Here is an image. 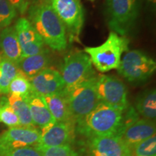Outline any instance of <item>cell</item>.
I'll return each mask as SVG.
<instances>
[{"label":"cell","instance_id":"cell-10","mask_svg":"<svg viewBox=\"0 0 156 156\" xmlns=\"http://www.w3.org/2000/svg\"><path fill=\"white\" fill-rule=\"evenodd\" d=\"M41 132L36 127L15 126L0 134V156L25 147H36Z\"/></svg>","mask_w":156,"mask_h":156},{"label":"cell","instance_id":"cell-1","mask_svg":"<svg viewBox=\"0 0 156 156\" xmlns=\"http://www.w3.org/2000/svg\"><path fill=\"white\" fill-rule=\"evenodd\" d=\"M28 20L44 44L57 51L67 47V36L62 21L51 5H29Z\"/></svg>","mask_w":156,"mask_h":156},{"label":"cell","instance_id":"cell-7","mask_svg":"<svg viewBox=\"0 0 156 156\" xmlns=\"http://www.w3.org/2000/svg\"><path fill=\"white\" fill-rule=\"evenodd\" d=\"M61 76L65 87L69 89L96 76L90 58L85 51L72 52L64 58Z\"/></svg>","mask_w":156,"mask_h":156},{"label":"cell","instance_id":"cell-26","mask_svg":"<svg viewBox=\"0 0 156 156\" xmlns=\"http://www.w3.org/2000/svg\"><path fill=\"white\" fill-rule=\"evenodd\" d=\"M16 15V9L8 0H0V28L9 26Z\"/></svg>","mask_w":156,"mask_h":156},{"label":"cell","instance_id":"cell-17","mask_svg":"<svg viewBox=\"0 0 156 156\" xmlns=\"http://www.w3.org/2000/svg\"><path fill=\"white\" fill-rule=\"evenodd\" d=\"M2 54L15 64L22 58V51L14 26L6 27L0 32Z\"/></svg>","mask_w":156,"mask_h":156},{"label":"cell","instance_id":"cell-14","mask_svg":"<svg viewBox=\"0 0 156 156\" xmlns=\"http://www.w3.org/2000/svg\"><path fill=\"white\" fill-rule=\"evenodd\" d=\"M30 83L33 92L42 97L62 92L65 87L60 73L49 67L30 79Z\"/></svg>","mask_w":156,"mask_h":156},{"label":"cell","instance_id":"cell-11","mask_svg":"<svg viewBox=\"0 0 156 156\" xmlns=\"http://www.w3.org/2000/svg\"><path fill=\"white\" fill-rule=\"evenodd\" d=\"M75 123L56 122L47 129L40 130L41 138L36 148L71 145L75 137Z\"/></svg>","mask_w":156,"mask_h":156},{"label":"cell","instance_id":"cell-2","mask_svg":"<svg viewBox=\"0 0 156 156\" xmlns=\"http://www.w3.org/2000/svg\"><path fill=\"white\" fill-rule=\"evenodd\" d=\"M123 112L100 101L87 116L75 124V128L88 137L116 135Z\"/></svg>","mask_w":156,"mask_h":156},{"label":"cell","instance_id":"cell-8","mask_svg":"<svg viewBox=\"0 0 156 156\" xmlns=\"http://www.w3.org/2000/svg\"><path fill=\"white\" fill-rule=\"evenodd\" d=\"M51 7L64 25L67 38L78 41L84 23L80 0H53Z\"/></svg>","mask_w":156,"mask_h":156},{"label":"cell","instance_id":"cell-19","mask_svg":"<svg viewBox=\"0 0 156 156\" xmlns=\"http://www.w3.org/2000/svg\"><path fill=\"white\" fill-rule=\"evenodd\" d=\"M44 98L56 122H74L63 91Z\"/></svg>","mask_w":156,"mask_h":156},{"label":"cell","instance_id":"cell-28","mask_svg":"<svg viewBox=\"0 0 156 156\" xmlns=\"http://www.w3.org/2000/svg\"><path fill=\"white\" fill-rule=\"evenodd\" d=\"M2 156H42V155L36 147H29L12 151Z\"/></svg>","mask_w":156,"mask_h":156},{"label":"cell","instance_id":"cell-22","mask_svg":"<svg viewBox=\"0 0 156 156\" xmlns=\"http://www.w3.org/2000/svg\"><path fill=\"white\" fill-rule=\"evenodd\" d=\"M7 100L18 117L20 126L36 127L31 118L28 104L25 98L15 94H9Z\"/></svg>","mask_w":156,"mask_h":156},{"label":"cell","instance_id":"cell-9","mask_svg":"<svg viewBox=\"0 0 156 156\" xmlns=\"http://www.w3.org/2000/svg\"><path fill=\"white\" fill-rule=\"evenodd\" d=\"M95 89L101 102L122 111L129 106L127 88L118 77L106 75L98 76Z\"/></svg>","mask_w":156,"mask_h":156},{"label":"cell","instance_id":"cell-4","mask_svg":"<svg viewBox=\"0 0 156 156\" xmlns=\"http://www.w3.org/2000/svg\"><path fill=\"white\" fill-rule=\"evenodd\" d=\"M141 0H106L107 24L113 32L124 36L129 34L139 16Z\"/></svg>","mask_w":156,"mask_h":156},{"label":"cell","instance_id":"cell-20","mask_svg":"<svg viewBox=\"0 0 156 156\" xmlns=\"http://www.w3.org/2000/svg\"><path fill=\"white\" fill-rule=\"evenodd\" d=\"M134 109L142 119L155 122L156 118L155 90H146L140 93L136 99Z\"/></svg>","mask_w":156,"mask_h":156},{"label":"cell","instance_id":"cell-18","mask_svg":"<svg viewBox=\"0 0 156 156\" xmlns=\"http://www.w3.org/2000/svg\"><path fill=\"white\" fill-rule=\"evenodd\" d=\"M49 63V55L47 51L45 50L41 53L21 58L17 66L20 72L30 80L46 68H48Z\"/></svg>","mask_w":156,"mask_h":156},{"label":"cell","instance_id":"cell-16","mask_svg":"<svg viewBox=\"0 0 156 156\" xmlns=\"http://www.w3.org/2000/svg\"><path fill=\"white\" fill-rule=\"evenodd\" d=\"M25 98L28 104L35 126H38L40 130H43L55 124L56 121L51 114L44 98L32 91Z\"/></svg>","mask_w":156,"mask_h":156},{"label":"cell","instance_id":"cell-24","mask_svg":"<svg viewBox=\"0 0 156 156\" xmlns=\"http://www.w3.org/2000/svg\"><path fill=\"white\" fill-rule=\"evenodd\" d=\"M32 92L30 80L20 72L11 81L9 86V94H15L25 98Z\"/></svg>","mask_w":156,"mask_h":156},{"label":"cell","instance_id":"cell-25","mask_svg":"<svg viewBox=\"0 0 156 156\" xmlns=\"http://www.w3.org/2000/svg\"><path fill=\"white\" fill-rule=\"evenodd\" d=\"M127 156H156V136L153 135L128 151Z\"/></svg>","mask_w":156,"mask_h":156},{"label":"cell","instance_id":"cell-27","mask_svg":"<svg viewBox=\"0 0 156 156\" xmlns=\"http://www.w3.org/2000/svg\"><path fill=\"white\" fill-rule=\"evenodd\" d=\"M38 150L41 153L42 156H80L71 145L40 148Z\"/></svg>","mask_w":156,"mask_h":156},{"label":"cell","instance_id":"cell-31","mask_svg":"<svg viewBox=\"0 0 156 156\" xmlns=\"http://www.w3.org/2000/svg\"><path fill=\"white\" fill-rule=\"evenodd\" d=\"M147 2H149L150 4H151V5L152 6H154V7H155V6L156 0H147Z\"/></svg>","mask_w":156,"mask_h":156},{"label":"cell","instance_id":"cell-3","mask_svg":"<svg viewBox=\"0 0 156 156\" xmlns=\"http://www.w3.org/2000/svg\"><path fill=\"white\" fill-rule=\"evenodd\" d=\"M128 45L127 38L112 31L104 43L98 46L85 47L84 51L88 54L98 71L107 73L118 69L123 53L128 50Z\"/></svg>","mask_w":156,"mask_h":156},{"label":"cell","instance_id":"cell-6","mask_svg":"<svg viewBox=\"0 0 156 156\" xmlns=\"http://www.w3.org/2000/svg\"><path fill=\"white\" fill-rule=\"evenodd\" d=\"M117 69L119 74L129 83H142L155 73L156 62L142 51L132 50L121 59Z\"/></svg>","mask_w":156,"mask_h":156},{"label":"cell","instance_id":"cell-23","mask_svg":"<svg viewBox=\"0 0 156 156\" xmlns=\"http://www.w3.org/2000/svg\"><path fill=\"white\" fill-rule=\"evenodd\" d=\"M0 123L10 127L20 126V121L7 100V97L0 98Z\"/></svg>","mask_w":156,"mask_h":156},{"label":"cell","instance_id":"cell-21","mask_svg":"<svg viewBox=\"0 0 156 156\" xmlns=\"http://www.w3.org/2000/svg\"><path fill=\"white\" fill-rule=\"evenodd\" d=\"M19 73L17 64L0 54V95L9 94V84Z\"/></svg>","mask_w":156,"mask_h":156},{"label":"cell","instance_id":"cell-30","mask_svg":"<svg viewBox=\"0 0 156 156\" xmlns=\"http://www.w3.org/2000/svg\"><path fill=\"white\" fill-rule=\"evenodd\" d=\"M29 5H51L53 0H28Z\"/></svg>","mask_w":156,"mask_h":156},{"label":"cell","instance_id":"cell-15","mask_svg":"<svg viewBox=\"0 0 156 156\" xmlns=\"http://www.w3.org/2000/svg\"><path fill=\"white\" fill-rule=\"evenodd\" d=\"M156 126L154 121L139 119L126 128L119 136L127 151L137 144L155 135Z\"/></svg>","mask_w":156,"mask_h":156},{"label":"cell","instance_id":"cell-32","mask_svg":"<svg viewBox=\"0 0 156 156\" xmlns=\"http://www.w3.org/2000/svg\"><path fill=\"white\" fill-rule=\"evenodd\" d=\"M89 1H94V0H89Z\"/></svg>","mask_w":156,"mask_h":156},{"label":"cell","instance_id":"cell-12","mask_svg":"<svg viewBox=\"0 0 156 156\" xmlns=\"http://www.w3.org/2000/svg\"><path fill=\"white\" fill-rule=\"evenodd\" d=\"M14 27L22 51V58L38 54L45 51L42 38L28 19L20 17Z\"/></svg>","mask_w":156,"mask_h":156},{"label":"cell","instance_id":"cell-5","mask_svg":"<svg viewBox=\"0 0 156 156\" xmlns=\"http://www.w3.org/2000/svg\"><path fill=\"white\" fill-rule=\"evenodd\" d=\"M98 76L69 89H64L70 114L75 124L87 116L100 102L95 85Z\"/></svg>","mask_w":156,"mask_h":156},{"label":"cell","instance_id":"cell-13","mask_svg":"<svg viewBox=\"0 0 156 156\" xmlns=\"http://www.w3.org/2000/svg\"><path fill=\"white\" fill-rule=\"evenodd\" d=\"M87 142L88 156H127L128 151L119 136H93Z\"/></svg>","mask_w":156,"mask_h":156},{"label":"cell","instance_id":"cell-29","mask_svg":"<svg viewBox=\"0 0 156 156\" xmlns=\"http://www.w3.org/2000/svg\"><path fill=\"white\" fill-rule=\"evenodd\" d=\"M8 1L16 9V10L22 15L28 10L29 5H30L28 0H8Z\"/></svg>","mask_w":156,"mask_h":156}]
</instances>
